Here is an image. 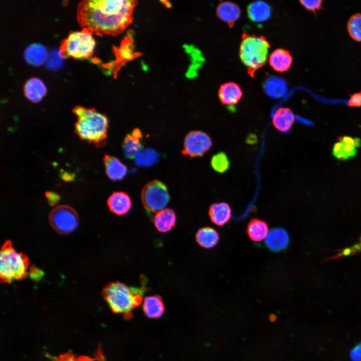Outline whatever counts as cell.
<instances>
[{
    "mask_svg": "<svg viewBox=\"0 0 361 361\" xmlns=\"http://www.w3.org/2000/svg\"><path fill=\"white\" fill-rule=\"evenodd\" d=\"M136 2L128 0H84L77 5V19L93 34L116 35L132 22Z\"/></svg>",
    "mask_w": 361,
    "mask_h": 361,
    "instance_id": "obj_1",
    "label": "cell"
},
{
    "mask_svg": "<svg viewBox=\"0 0 361 361\" xmlns=\"http://www.w3.org/2000/svg\"><path fill=\"white\" fill-rule=\"evenodd\" d=\"M77 117L75 132L82 139L103 146L106 142L109 122L107 117L95 109L77 105L72 109Z\"/></svg>",
    "mask_w": 361,
    "mask_h": 361,
    "instance_id": "obj_2",
    "label": "cell"
},
{
    "mask_svg": "<svg viewBox=\"0 0 361 361\" xmlns=\"http://www.w3.org/2000/svg\"><path fill=\"white\" fill-rule=\"evenodd\" d=\"M145 284L130 287L119 281L112 282L103 288L101 295L114 313L122 314L126 319L132 316V310L141 305L145 291Z\"/></svg>",
    "mask_w": 361,
    "mask_h": 361,
    "instance_id": "obj_3",
    "label": "cell"
},
{
    "mask_svg": "<svg viewBox=\"0 0 361 361\" xmlns=\"http://www.w3.org/2000/svg\"><path fill=\"white\" fill-rule=\"evenodd\" d=\"M270 47L264 36L243 34L239 56L251 77H254L256 72L265 64Z\"/></svg>",
    "mask_w": 361,
    "mask_h": 361,
    "instance_id": "obj_4",
    "label": "cell"
},
{
    "mask_svg": "<svg viewBox=\"0 0 361 361\" xmlns=\"http://www.w3.org/2000/svg\"><path fill=\"white\" fill-rule=\"evenodd\" d=\"M30 260L23 253L18 252L10 240L3 245L0 255L1 281L10 283L15 280H22L28 275Z\"/></svg>",
    "mask_w": 361,
    "mask_h": 361,
    "instance_id": "obj_5",
    "label": "cell"
},
{
    "mask_svg": "<svg viewBox=\"0 0 361 361\" xmlns=\"http://www.w3.org/2000/svg\"><path fill=\"white\" fill-rule=\"evenodd\" d=\"M92 34V31L86 28L70 32L61 42L59 51L61 57L87 59L91 56L95 46Z\"/></svg>",
    "mask_w": 361,
    "mask_h": 361,
    "instance_id": "obj_6",
    "label": "cell"
},
{
    "mask_svg": "<svg viewBox=\"0 0 361 361\" xmlns=\"http://www.w3.org/2000/svg\"><path fill=\"white\" fill-rule=\"evenodd\" d=\"M141 199L146 212L150 215L162 210L168 203L170 196L164 183L153 180L143 188Z\"/></svg>",
    "mask_w": 361,
    "mask_h": 361,
    "instance_id": "obj_7",
    "label": "cell"
},
{
    "mask_svg": "<svg viewBox=\"0 0 361 361\" xmlns=\"http://www.w3.org/2000/svg\"><path fill=\"white\" fill-rule=\"evenodd\" d=\"M49 220L53 228L58 233L68 234L78 226L77 213L70 206L61 205L54 208L49 214Z\"/></svg>",
    "mask_w": 361,
    "mask_h": 361,
    "instance_id": "obj_8",
    "label": "cell"
},
{
    "mask_svg": "<svg viewBox=\"0 0 361 361\" xmlns=\"http://www.w3.org/2000/svg\"><path fill=\"white\" fill-rule=\"evenodd\" d=\"M211 137L200 130L190 132L185 137L182 153L193 158L203 156L211 147Z\"/></svg>",
    "mask_w": 361,
    "mask_h": 361,
    "instance_id": "obj_9",
    "label": "cell"
},
{
    "mask_svg": "<svg viewBox=\"0 0 361 361\" xmlns=\"http://www.w3.org/2000/svg\"><path fill=\"white\" fill-rule=\"evenodd\" d=\"M360 146L361 140L358 137L339 136L333 145L332 154L339 160L346 161L354 157Z\"/></svg>",
    "mask_w": 361,
    "mask_h": 361,
    "instance_id": "obj_10",
    "label": "cell"
},
{
    "mask_svg": "<svg viewBox=\"0 0 361 361\" xmlns=\"http://www.w3.org/2000/svg\"><path fill=\"white\" fill-rule=\"evenodd\" d=\"M289 237L287 231L282 228L271 229L265 240L266 247L272 252H280L287 248Z\"/></svg>",
    "mask_w": 361,
    "mask_h": 361,
    "instance_id": "obj_11",
    "label": "cell"
},
{
    "mask_svg": "<svg viewBox=\"0 0 361 361\" xmlns=\"http://www.w3.org/2000/svg\"><path fill=\"white\" fill-rule=\"evenodd\" d=\"M107 204L110 212L118 216L127 213L132 206L129 196L123 192L113 193L108 198Z\"/></svg>",
    "mask_w": 361,
    "mask_h": 361,
    "instance_id": "obj_12",
    "label": "cell"
},
{
    "mask_svg": "<svg viewBox=\"0 0 361 361\" xmlns=\"http://www.w3.org/2000/svg\"><path fill=\"white\" fill-rule=\"evenodd\" d=\"M142 135L141 131L135 128L125 137L122 148L125 156L130 159H134L137 155L143 150L141 143Z\"/></svg>",
    "mask_w": 361,
    "mask_h": 361,
    "instance_id": "obj_13",
    "label": "cell"
},
{
    "mask_svg": "<svg viewBox=\"0 0 361 361\" xmlns=\"http://www.w3.org/2000/svg\"><path fill=\"white\" fill-rule=\"evenodd\" d=\"M242 96L243 92L240 87L233 82H228L223 84L218 91V96L220 101L226 105L237 104Z\"/></svg>",
    "mask_w": 361,
    "mask_h": 361,
    "instance_id": "obj_14",
    "label": "cell"
},
{
    "mask_svg": "<svg viewBox=\"0 0 361 361\" xmlns=\"http://www.w3.org/2000/svg\"><path fill=\"white\" fill-rule=\"evenodd\" d=\"M217 17L222 21L232 27L241 15L238 6L232 2H223L219 4L216 10Z\"/></svg>",
    "mask_w": 361,
    "mask_h": 361,
    "instance_id": "obj_15",
    "label": "cell"
},
{
    "mask_svg": "<svg viewBox=\"0 0 361 361\" xmlns=\"http://www.w3.org/2000/svg\"><path fill=\"white\" fill-rule=\"evenodd\" d=\"M295 121L292 111L289 108L280 107L276 110L272 118L274 127L278 131L286 133L290 131Z\"/></svg>",
    "mask_w": 361,
    "mask_h": 361,
    "instance_id": "obj_16",
    "label": "cell"
},
{
    "mask_svg": "<svg viewBox=\"0 0 361 361\" xmlns=\"http://www.w3.org/2000/svg\"><path fill=\"white\" fill-rule=\"evenodd\" d=\"M105 171L108 177L113 180H120L126 175L127 166L117 157L105 155L103 158Z\"/></svg>",
    "mask_w": 361,
    "mask_h": 361,
    "instance_id": "obj_17",
    "label": "cell"
},
{
    "mask_svg": "<svg viewBox=\"0 0 361 361\" xmlns=\"http://www.w3.org/2000/svg\"><path fill=\"white\" fill-rule=\"evenodd\" d=\"M208 213L211 221L218 226H223L226 224L232 216L230 205L224 202L212 204Z\"/></svg>",
    "mask_w": 361,
    "mask_h": 361,
    "instance_id": "obj_18",
    "label": "cell"
},
{
    "mask_svg": "<svg viewBox=\"0 0 361 361\" xmlns=\"http://www.w3.org/2000/svg\"><path fill=\"white\" fill-rule=\"evenodd\" d=\"M293 58L290 53L283 49H277L270 55L269 62L276 71L283 73L291 67Z\"/></svg>",
    "mask_w": 361,
    "mask_h": 361,
    "instance_id": "obj_19",
    "label": "cell"
},
{
    "mask_svg": "<svg viewBox=\"0 0 361 361\" xmlns=\"http://www.w3.org/2000/svg\"><path fill=\"white\" fill-rule=\"evenodd\" d=\"M24 93L29 100L39 102L46 93V87L40 79L33 77L28 79L24 86Z\"/></svg>",
    "mask_w": 361,
    "mask_h": 361,
    "instance_id": "obj_20",
    "label": "cell"
},
{
    "mask_svg": "<svg viewBox=\"0 0 361 361\" xmlns=\"http://www.w3.org/2000/svg\"><path fill=\"white\" fill-rule=\"evenodd\" d=\"M153 223L157 230L161 233L171 230L176 222V215L171 209H164L157 212L153 217Z\"/></svg>",
    "mask_w": 361,
    "mask_h": 361,
    "instance_id": "obj_21",
    "label": "cell"
},
{
    "mask_svg": "<svg viewBox=\"0 0 361 361\" xmlns=\"http://www.w3.org/2000/svg\"><path fill=\"white\" fill-rule=\"evenodd\" d=\"M24 57L28 64L35 66H40L47 59V51L41 44H31L24 50Z\"/></svg>",
    "mask_w": 361,
    "mask_h": 361,
    "instance_id": "obj_22",
    "label": "cell"
},
{
    "mask_svg": "<svg viewBox=\"0 0 361 361\" xmlns=\"http://www.w3.org/2000/svg\"><path fill=\"white\" fill-rule=\"evenodd\" d=\"M165 307L161 296L152 295L146 297L143 300V310L149 318H158L163 314Z\"/></svg>",
    "mask_w": 361,
    "mask_h": 361,
    "instance_id": "obj_23",
    "label": "cell"
},
{
    "mask_svg": "<svg viewBox=\"0 0 361 361\" xmlns=\"http://www.w3.org/2000/svg\"><path fill=\"white\" fill-rule=\"evenodd\" d=\"M271 8L266 3L258 1L250 4L247 8L249 19L254 22H263L270 17Z\"/></svg>",
    "mask_w": 361,
    "mask_h": 361,
    "instance_id": "obj_24",
    "label": "cell"
},
{
    "mask_svg": "<svg viewBox=\"0 0 361 361\" xmlns=\"http://www.w3.org/2000/svg\"><path fill=\"white\" fill-rule=\"evenodd\" d=\"M268 226L265 221L253 218L248 223L246 233L250 239L254 242L262 241L268 234Z\"/></svg>",
    "mask_w": 361,
    "mask_h": 361,
    "instance_id": "obj_25",
    "label": "cell"
},
{
    "mask_svg": "<svg viewBox=\"0 0 361 361\" xmlns=\"http://www.w3.org/2000/svg\"><path fill=\"white\" fill-rule=\"evenodd\" d=\"M196 239L200 246L210 249L218 244L219 241V235L214 228L205 227L198 230L196 234Z\"/></svg>",
    "mask_w": 361,
    "mask_h": 361,
    "instance_id": "obj_26",
    "label": "cell"
},
{
    "mask_svg": "<svg viewBox=\"0 0 361 361\" xmlns=\"http://www.w3.org/2000/svg\"><path fill=\"white\" fill-rule=\"evenodd\" d=\"M264 88L265 92L272 98L283 96L287 90V86L285 81L276 77H271L266 80Z\"/></svg>",
    "mask_w": 361,
    "mask_h": 361,
    "instance_id": "obj_27",
    "label": "cell"
},
{
    "mask_svg": "<svg viewBox=\"0 0 361 361\" xmlns=\"http://www.w3.org/2000/svg\"><path fill=\"white\" fill-rule=\"evenodd\" d=\"M211 165L215 171L223 173L229 169L230 161L225 152H219L212 156Z\"/></svg>",
    "mask_w": 361,
    "mask_h": 361,
    "instance_id": "obj_28",
    "label": "cell"
},
{
    "mask_svg": "<svg viewBox=\"0 0 361 361\" xmlns=\"http://www.w3.org/2000/svg\"><path fill=\"white\" fill-rule=\"evenodd\" d=\"M347 31L350 36L357 42H361V13L351 16L347 24Z\"/></svg>",
    "mask_w": 361,
    "mask_h": 361,
    "instance_id": "obj_29",
    "label": "cell"
},
{
    "mask_svg": "<svg viewBox=\"0 0 361 361\" xmlns=\"http://www.w3.org/2000/svg\"><path fill=\"white\" fill-rule=\"evenodd\" d=\"M157 153L152 149L142 150L136 156V163L141 166H148L156 162Z\"/></svg>",
    "mask_w": 361,
    "mask_h": 361,
    "instance_id": "obj_30",
    "label": "cell"
},
{
    "mask_svg": "<svg viewBox=\"0 0 361 361\" xmlns=\"http://www.w3.org/2000/svg\"><path fill=\"white\" fill-rule=\"evenodd\" d=\"M359 252H361V236L357 243L343 249L338 250L337 253L332 256L329 259L341 258Z\"/></svg>",
    "mask_w": 361,
    "mask_h": 361,
    "instance_id": "obj_31",
    "label": "cell"
},
{
    "mask_svg": "<svg viewBox=\"0 0 361 361\" xmlns=\"http://www.w3.org/2000/svg\"><path fill=\"white\" fill-rule=\"evenodd\" d=\"M96 359V358H93L86 355L78 356L68 352L60 354L52 361H95Z\"/></svg>",
    "mask_w": 361,
    "mask_h": 361,
    "instance_id": "obj_32",
    "label": "cell"
},
{
    "mask_svg": "<svg viewBox=\"0 0 361 361\" xmlns=\"http://www.w3.org/2000/svg\"><path fill=\"white\" fill-rule=\"evenodd\" d=\"M299 2L307 10L316 12L322 8L321 0L305 1L301 0Z\"/></svg>",
    "mask_w": 361,
    "mask_h": 361,
    "instance_id": "obj_33",
    "label": "cell"
},
{
    "mask_svg": "<svg viewBox=\"0 0 361 361\" xmlns=\"http://www.w3.org/2000/svg\"><path fill=\"white\" fill-rule=\"evenodd\" d=\"M349 356L352 361H361V341L350 350Z\"/></svg>",
    "mask_w": 361,
    "mask_h": 361,
    "instance_id": "obj_34",
    "label": "cell"
},
{
    "mask_svg": "<svg viewBox=\"0 0 361 361\" xmlns=\"http://www.w3.org/2000/svg\"><path fill=\"white\" fill-rule=\"evenodd\" d=\"M347 105L352 107H361V91L350 95Z\"/></svg>",
    "mask_w": 361,
    "mask_h": 361,
    "instance_id": "obj_35",
    "label": "cell"
},
{
    "mask_svg": "<svg viewBox=\"0 0 361 361\" xmlns=\"http://www.w3.org/2000/svg\"><path fill=\"white\" fill-rule=\"evenodd\" d=\"M45 196L49 204L52 206L57 204L60 199V196L54 192H47Z\"/></svg>",
    "mask_w": 361,
    "mask_h": 361,
    "instance_id": "obj_36",
    "label": "cell"
}]
</instances>
